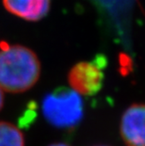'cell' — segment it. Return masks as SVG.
Here are the masks:
<instances>
[{"instance_id":"2","label":"cell","mask_w":145,"mask_h":146,"mask_svg":"<svg viewBox=\"0 0 145 146\" xmlns=\"http://www.w3.org/2000/svg\"><path fill=\"white\" fill-rule=\"evenodd\" d=\"M42 112L49 125L60 129L78 125L84 116L81 95L69 88H58L45 94L42 101Z\"/></svg>"},{"instance_id":"7","label":"cell","mask_w":145,"mask_h":146,"mask_svg":"<svg viewBox=\"0 0 145 146\" xmlns=\"http://www.w3.org/2000/svg\"><path fill=\"white\" fill-rule=\"evenodd\" d=\"M4 92H3V90L0 87V110L3 108V106H4Z\"/></svg>"},{"instance_id":"5","label":"cell","mask_w":145,"mask_h":146,"mask_svg":"<svg viewBox=\"0 0 145 146\" xmlns=\"http://www.w3.org/2000/svg\"><path fill=\"white\" fill-rule=\"evenodd\" d=\"M9 12L27 21H39L48 13L50 0H3Z\"/></svg>"},{"instance_id":"3","label":"cell","mask_w":145,"mask_h":146,"mask_svg":"<svg viewBox=\"0 0 145 146\" xmlns=\"http://www.w3.org/2000/svg\"><path fill=\"white\" fill-rule=\"evenodd\" d=\"M106 64L104 57H96L92 60L80 61L75 64L68 73L70 88L81 96L98 94L103 87Z\"/></svg>"},{"instance_id":"6","label":"cell","mask_w":145,"mask_h":146,"mask_svg":"<svg viewBox=\"0 0 145 146\" xmlns=\"http://www.w3.org/2000/svg\"><path fill=\"white\" fill-rule=\"evenodd\" d=\"M0 146H24V137L16 125L0 122Z\"/></svg>"},{"instance_id":"4","label":"cell","mask_w":145,"mask_h":146,"mask_svg":"<svg viewBox=\"0 0 145 146\" xmlns=\"http://www.w3.org/2000/svg\"><path fill=\"white\" fill-rule=\"evenodd\" d=\"M120 132L125 146H145V104H133L126 108Z\"/></svg>"},{"instance_id":"8","label":"cell","mask_w":145,"mask_h":146,"mask_svg":"<svg viewBox=\"0 0 145 146\" xmlns=\"http://www.w3.org/2000/svg\"><path fill=\"white\" fill-rule=\"evenodd\" d=\"M48 146H70V145H68L66 143H63V142H56V143H52Z\"/></svg>"},{"instance_id":"1","label":"cell","mask_w":145,"mask_h":146,"mask_svg":"<svg viewBox=\"0 0 145 146\" xmlns=\"http://www.w3.org/2000/svg\"><path fill=\"white\" fill-rule=\"evenodd\" d=\"M41 76V62L35 52L20 44L0 42V87L11 94L28 91Z\"/></svg>"},{"instance_id":"9","label":"cell","mask_w":145,"mask_h":146,"mask_svg":"<svg viewBox=\"0 0 145 146\" xmlns=\"http://www.w3.org/2000/svg\"><path fill=\"white\" fill-rule=\"evenodd\" d=\"M93 146H109V145H106V144H98V145H93Z\"/></svg>"}]
</instances>
